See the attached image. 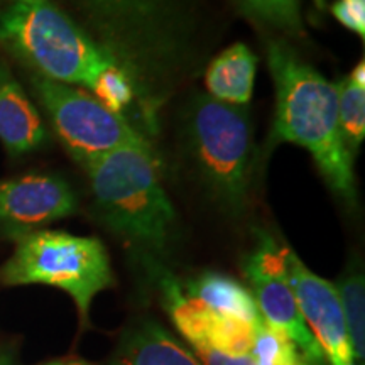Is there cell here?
<instances>
[{
  "label": "cell",
  "mask_w": 365,
  "mask_h": 365,
  "mask_svg": "<svg viewBox=\"0 0 365 365\" xmlns=\"http://www.w3.org/2000/svg\"><path fill=\"white\" fill-rule=\"evenodd\" d=\"M85 31L129 71L140 105L154 110L188 43L185 0H71Z\"/></svg>",
  "instance_id": "1"
},
{
  "label": "cell",
  "mask_w": 365,
  "mask_h": 365,
  "mask_svg": "<svg viewBox=\"0 0 365 365\" xmlns=\"http://www.w3.org/2000/svg\"><path fill=\"white\" fill-rule=\"evenodd\" d=\"M267 66L276 86L269 144L289 143L307 149L328 186L346 203H355V156L340 134L339 86L281 39L267 43Z\"/></svg>",
  "instance_id": "2"
},
{
  "label": "cell",
  "mask_w": 365,
  "mask_h": 365,
  "mask_svg": "<svg viewBox=\"0 0 365 365\" xmlns=\"http://www.w3.org/2000/svg\"><path fill=\"white\" fill-rule=\"evenodd\" d=\"M81 168L103 225L148 252H164L176 212L149 140L122 145Z\"/></svg>",
  "instance_id": "3"
},
{
  "label": "cell",
  "mask_w": 365,
  "mask_h": 365,
  "mask_svg": "<svg viewBox=\"0 0 365 365\" xmlns=\"http://www.w3.org/2000/svg\"><path fill=\"white\" fill-rule=\"evenodd\" d=\"M0 46L33 75L83 90L118 61L54 0H11L0 12Z\"/></svg>",
  "instance_id": "4"
},
{
  "label": "cell",
  "mask_w": 365,
  "mask_h": 365,
  "mask_svg": "<svg viewBox=\"0 0 365 365\" xmlns=\"http://www.w3.org/2000/svg\"><path fill=\"white\" fill-rule=\"evenodd\" d=\"M0 279L7 286L44 284L63 289L76 303L83 325L88 323L95 296L115 284L108 252L98 239L44 228L17 237Z\"/></svg>",
  "instance_id": "5"
},
{
  "label": "cell",
  "mask_w": 365,
  "mask_h": 365,
  "mask_svg": "<svg viewBox=\"0 0 365 365\" xmlns=\"http://www.w3.org/2000/svg\"><path fill=\"white\" fill-rule=\"evenodd\" d=\"M186 135L210 191L227 207H242L252 175V127L245 107L202 95L190 107Z\"/></svg>",
  "instance_id": "6"
},
{
  "label": "cell",
  "mask_w": 365,
  "mask_h": 365,
  "mask_svg": "<svg viewBox=\"0 0 365 365\" xmlns=\"http://www.w3.org/2000/svg\"><path fill=\"white\" fill-rule=\"evenodd\" d=\"M31 85L61 144L80 166L122 145L145 140L125 115L108 110L83 88L36 75Z\"/></svg>",
  "instance_id": "7"
},
{
  "label": "cell",
  "mask_w": 365,
  "mask_h": 365,
  "mask_svg": "<svg viewBox=\"0 0 365 365\" xmlns=\"http://www.w3.org/2000/svg\"><path fill=\"white\" fill-rule=\"evenodd\" d=\"M244 272L262 322L294 341L309 365H327L325 355L299 312L287 277L284 247L271 235L259 234L257 245L249 254Z\"/></svg>",
  "instance_id": "8"
},
{
  "label": "cell",
  "mask_w": 365,
  "mask_h": 365,
  "mask_svg": "<svg viewBox=\"0 0 365 365\" xmlns=\"http://www.w3.org/2000/svg\"><path fill=\"white\" fill-rule=\"evenodd\" d=\"M78 198L68 181L54 175L0 180V232L14 240L71 217Z\"/></svg>",
  "instance_id": "9"
},
{
  "label": "cell",
  "mask_w": 365,
  "mask_h": 365,
  "mask_svg": "<svg viewBox=\"0 0 365 365\" xmlns=\"http://www.w3.org/2000/svg\"><path fill=\"white\" fill-rule=\"evenodd\" d=\"M284 259L299 312L325 355L327 364L359 365L346 333L335 284L309 271L291 249H284Z\"/></svg>",
  "instance_id": "10"
},
{
  "label": "cell",
  "mask_w": 365,
  "mask_h": 365,
  "mask_svg": "<svg viewBox=\"0 0 365 365\" xmlns=\"http://www.w3.org/2000/svg\"><path fill=\"white\" fill-rule=\"evenodd\" d=\"M161 289L168 313L181 335L193 349H210L215 352L244 355L250 354L257 325L220 314L190 298L175 277L164 276Z\"/></svg>",
  "instance_id": "11"
},
{
  "label": "cell",
  "mask_w": 365,
  "mask_h": 365,
  "mask_svg": "<svg viewBox=\"0 0 365 365\" xmlns=\"http://www.w3.org/2000/svg\"><path fill=\"white\" fill-rule=\"evenodd\" d=\"M49 135L43 117L12 71L0 63V143L11 156L46 145Z\"/></svg>",
  "instance_id": "12"
},
{
  "label": "cell",
  "mask_w": 365,
  "mask_h": 365,
  "mask_svg": "<svg viewBox=\"0 0 365 365\" xmlns=\"http://www.w3.org/2000/svg\"><path fill=\"white\" fill-rule=\"evenodd\" d=\"M257 58L245 44L235 43L210 63L205 73L210 97L218 102L245 107L252 98Z\"/></svg>",
  "instance_id": "13"
},
{
  "label": "cell",
  "mask_w": 365,
  "mask_h": 365,
  "mask_svg": "<svg viewBox=\"0 0 365 365\" xmlns=\"http://www.w3.org/2000/svg\"><path fill=\"white\" fill-rule=\"evenodd\" d=\"M110 365H202L170 331L156 323H143L118 345Z\"/></svg>",
  "instance_id": "14"
},
{
  "label": "cell",
  "mask_w": 365,
  "mask_h": 365,
  "mask_svg": "<svg viewBox=\"0 0 365 365\" xmlns=\"http://www.w3.org/2000/svg\"><path fill=\"white\" fill-rule=\"evenodd\" d=\"M185 294L225 317L242 319L250 325L262 322L252 293L223 274L207 272L196 277L186 284Z\"/></svg>",
  "instance_id": "15"
},
{
  "label": "cell",
  "mask_w": 365,
  "mask_h": 365,
  "mask_svg": "<svg viewBox=\"0 0 365 365\" xmlns=\"http://www.w3.org/2000/svg\"><path fill=\"white\" fill-rule=\"evenodd\" d=\"M339 298L344 312L346 333L352 345L354 357L359 365H364L365 354V284L362 272H349L339 284Z\"/></svg>",
  "instance_id": "16"
},
{
  "label": "cell",
  "mask_w": 365,
  "mask_h": 365,
  "mask_svg": "<svg viewBox=\"0 0 365 365\" xmlns=\"http://www.w3.org/2000/svg\"><path fill=\"white\" fill-rule=\"evenodd\" d=\"M86 91L93 95L108 110L124 115V110L139 100L137 86L129 71L118 61L105 65L86 86Z\"/></svg>",
  "instance_id": "17"
},
{
  "label": "cell",
  "mask_w": 365,
  "mask_h": 365,
  "mask_svg": "<svg viewBox=\"0 0 365 365\" xmlns=\"http://www.w3.org/2000/svg\"><path fill=\"white\" fill-rule=\"evenodd\" d=\"M237 4L250 19L287 36H304L299 0H237Z\"/></svg>",
  "instance_id": "18"
},
{
  "label": "cell",
  "mask_w": 365,
  "mask_h": 365,
  "mask_svg": "<svg viewBox=\"0 0 365 365\" xmlns=\"http://www.w3.org/2000/svg\"><path fill=\"white\" fill-rule=\"evenodd\" d=\"M339 86V125L346 149L357 154L365 137V88L354 85L349 76Z\"/></svg>",
  "instance_id": "19"
},
{
  "label": "cell",
  "mask_w": 365,
  "mask_h": 365,
  "mask_svg": "<svg viewBox=\"0 0 365 365\" xmlns=\"http://www.w3.org/2000/svg\"><path fill=\"white\" fill-rule=\"evenodd\" d=\"M250 357L254 365H309L294 341L264 322L255 328Z\"/></svg>",
  "instance_id": "20"
},
{
  "label": "cell",
  "mask_w": 365,
  "mask_h": 365,
  "mask_svg": "<svg viewBox=\"0 0 365 365\" xmlns=\"http://www.w3.org/2000/svg\"><path fill=\"white\" fill-rule=\"evenodd\" d=\"M333 16L346 29L354 31L360 38L365 36V0H339L331 7Z\"/></svg>",
  "instance_id": "21"
},
{
  "label": "cell",
  "mask_w": 365,
  "mask_h": 365,
  "mask_svg": "<svg viewBox=\"0 0 365 365\" xmlns=\"http://www.w3.org/2000/svg\"><path fill=\"white\" fill-rule=\"evenodd\" d=\"M195 354L202 359L205 365H254V360L250 357V354L244 355H232V354H223L215 352V350L210 349H193Z\"/></svg>",
  "instance_id": "22"
},
{
  "label": "cell",
  "mask_w": 365,
  "mask_h": 365,
  "mask_svg": "<svg viewBox=\"0 0 365 365\" xmlns=\"http://www.w3.org/2000/svg\"><path fill=\"white\" fill-rule=\"evenodd\" d=\"M349 80L352 81L354 85L360 86V88H365V65H364V61H360L359 65L354 68V71L349 75Z\"/></svg>",
  "instance_id": "23"
},
{
  "label": "cell",
  "mask_w": 365,
  "mask_h": 365,
  "mask_svg": "<svg viewBox=\"0 0 365 365\" xmlns=\"http://www.w3.org/2000/svg\"><path fill=\"white\" fill-rule=\"evenodd\" d=\"M43 365H93V364H88L85 362V360H78V359H66V360H56V362H49Z\"/></svg>",
  "instance_id": "24"
},
{
  "label": "cell",
  "mask_w": 365,
  "mask_h": 365,
  "mask_svg": "<svg viewBox=\"0 0 365 365\" xmlns=\"http://www.w3.org/2000/svg\"><path fill=\"white\" fill-rule=\"evenodd\" d=\"M0 365H4V364H0Z\"/></svg>",
  "instance_id": "25"
}]
</instances>
